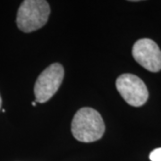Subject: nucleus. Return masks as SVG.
<instances>
[{
    "label": "nucleus",
    "instance_id": "nucleus-3",
    "mask_svg": "<svg viewBox=\"0 0 161 161\" xmlns=\"http://www.w3.org/2000/svg\"><path fill=\"white\" fill-rule=\"evenodd\" d=\"M64 70L62 64L54 63L47 67L38 77L34 85L36 102L45 103L56 94L61 86Z\"/></svg>",
    "mask_w": 161,
    "mask_h": 161
},
{
    "label": "nucleus",
    "instance_id": "nucleus-8",
    "mask_svg": "<svg viewBox=\"0 0 161 161\" xmlns=\"http://www.w3.org/2000/svg\"><path fill=\"white\" fill-rule=\"evenodd\" d=\"M32 106H33V107H35V106H36V102H32Z\"/></svg>",
    "mask_w": 161,
    "mask_h": 161
},
{
    "label": "nucleus",
    "instance_id": "nucleus-2",
    "mask_svg": "<svg viewBox=\"0 0 161 161\" xmlns=\"http://www.w3.org/2000/svg\"><path fill=\"white\" fill-rule=\"evenodd\" d=\"M50 14V6L45 0H25L17 12V27L29 33L42 28Z\"/></svg>",
    "mask_w": 161,
    "mask_h": 161
},
{
    "label": "nucleus",
    "instance_id": "nucleus-6",
    "mask_svg": "<svg viewBox=\"0 0 161 161\" xmlns=\"http://www.w3.org/2000/svg\"><path fill=\"white\" fill-rule=\"evenodd\" d=\"M150 159L151 161H161V148L156 149L150 152Z\"/></svg>",
    "mask_w": 161,
    "mask_h": 161
},
{
    "label": "nucleus",
    "instance_id": "nucleus-4",
    "mask_svg": "<svg viewBox=\"0 0 161 161\" xmlns=\"http://www.w3.org/2000/svg\"><path fill=\"white\" fill-rule=\"evenodd\" d=\"M115 86L122 98L132 107H141L147 102L149 92L143 80L132 74L121 75L115 82Z\"/></svg>",
    "mask_w": 161,
    "mask_h": 161
},
{
    "label": "nucleus",
    "instance_id": "nucleus-5",
    "mask_svg": "<svg viewBox=\"0 0 161 161\" xmlns=\"http://www.w3.org/2000/svg\"><path fill=\"white\" fill-rule=\"evenodd\" d=\"M132 57L146 70L158 73L161 70V50L154 40L141 39L132 47Z\"/></svg>",
    "mask_w": 161,
    "mask_h": 161
},
{
    "label": "nucleus",
    "instance_id": "nucleus-7",
    "mask_svg": "<svg viewBox=\"0 0 161 161\" xmlns=\"http://www.w3.org/2000/svg\"><path fill=\"white\" fill-rule=\"evenodd\" d=\"M1 105H2V98H1V96H0V108H1Z\"/></svg>",
    "mask_w": 161,
    "mask_h": 161
},
{
    "label": "nucleus",
    "instance_id": "nucleus-1",
    "mask_svg": "<svg viewBox=\"0 0 161 161\" xmlns=\"http://www.w3.org/2000/svg\"><path fill=\"white\" fill-rule=\"evenodd\" d=\"M72 133L81 142L98 141L105 132V124L101 115L92 108L79 109L72 121Z\"/></svg>",
    "mask_w": 161,
    "mask_h": 161
}]
</instances>
